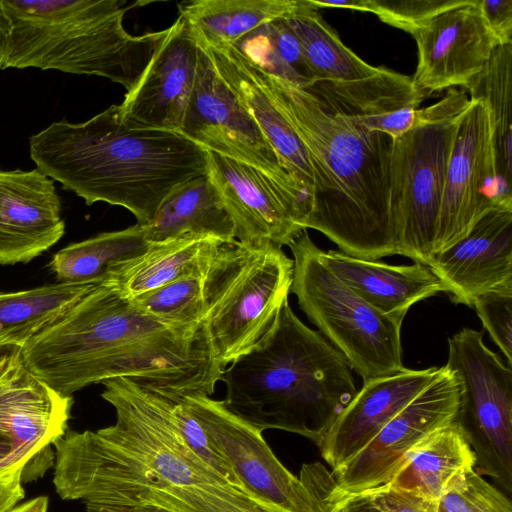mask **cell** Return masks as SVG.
Wrapping results in <instances>:
<instances>
[{
  "instance_id": "277c9868",
  "label": "cell",
  "mask_w": 512,
  "mask_h": 512,
  "mask_svg": "<svg viewBox=\"0 0 512 512\" xmlns=\"http://www.w3.org/2000/svg\"><path fill=\"white\" fill-rule=\"evenodd\" d=\"M226 407L260 431L279 429L316 445L357 393L353 369L289 302L266 335L226 366Z\"/></svg>"
},
{
  "instance_id": "bcb514c9",
  "label": "cell",
  "mask_w": 512,
  "mask_h": 512,
  "mask_svg": "<svg viewBox=\"0 0 512 512\" xmlns=\"http://www.w3.org/2000/svg\"><path fill=\"white\" fill-rule=\"evenodd\" d=\"M48 498L46 496H38L23 504L16 505L9 512H47Z\"/></svg>"
},
{
  "instance_id": "f1b7e54d",
  "label": "cell",
  "mask_w": 512,
  "mask_h": 512,
  "mask_svg": "<svg viewBox=\"0 0 512 512\" xmlns=\"http://www.w3.org/2000/svg\"><path fill=\"white\" fill-rule=\"evenodd\" d=\"M475 462L471 446L454 421L417 446L387 484L438 501L448 483L474 468Z\"/></svg>"
},
{
  "instance_id": "d4e9b609",
  "label": "cell",
  "mask_w": 512,
  "mask_h": 512,
  "mask_svg": "<svg viewBox=\"0 0 512 512\" xmlns=\"http://www.w3.org/2000/svg\"><path fill=\"white\" fill-rule=\"evenodd\" d=\"M149 242L193 235L235 241L234 224L208 174L172 191L143 225Z\"/></svg>"
},
{
  "instance_id": "ee69618b",
  "label": "cell",
  "mask_w": 512,
  "mask_h": 512,
  "mask_svg": "<svg viewBox=\"0 0 512 512\" xmlns=\"http://www.w3.org/2000/svg\"><path fill=\"white\" fill-rule=\"evenodd\" d=\"M21 348L15 344H0V377L21 357Z\"/></svg>"
},
{
  "instance_id": "8fae6325",
  "label": "cell",
  "mask_w": 512,
  "mask_h": 512,
  "mask_svg": "<svg viewBox=\"0 0 512 512\" xmlns=\"http://www.w3.org/2000/svg\"><path fill=\"white\" fill-rule=\"evenodd\" d=\"M461 383L446 366L351 460L331 471L333 490L356 494L391 481L411 452L440 428L455 421Z\"/></svg>"
},
{
  "instance_id": "b9f144b4",
  "label": "cell",
  "mask_w": 512,
  "mask_h": 512,
  "mask_svg": "<svg viewBox=\"0 0 512 512\" xmlns=\"http://www.w3.org/2000/svg\"><path fill=\"white\" fill-rule=\"evenodd\" d=\"M478 8L497 44H512V0H478Z\"/></svg>"
},
{
  "instance_id": "4316f807",
  "label": "cell",
  "mask_w": 512,
  "mask_h": 512,
  "mask_svg": "<svg viewBox=\"0 0 512 512\" xmlns=\"http://www.w3.org/2000/svg\"><path fill=\"white\" fill-rule=\"evenodd\" d=\"M470 99L481 100L487 110L498 201L512 207V44L497 46L485 67L471 81Z\"/></svg>"
},
{
  "instance_id": "8992f818",
  "label": "cell",
  "mask_w": 512,
  "mask_h": 512,
  "mask_svg": "<svg viewBox=\"0 0 512 512\" xmlns=\"http://www.w3.org/2000/svg\"><path fill=\"white\" fill-rule=\"evenodd\" d=\"M470 99L449 89L439 102L416 110L412 128L394 139L390 211L398 254L429 266L437 237L447 168Z\"/></svg>"
},
{
  "instance_id": "cb8c5ba5",
  "label": "cell",
  "mask_w": 512,
  "mask_h": 512,
  "mask_svg": "<svg viewBox=\"0 0 512 512\" xmlns=\"http://www.w3.org/2000/svg\"><path fill=\"white\" fill-rule=\"evenodd\" d=\"M90 504L131 505L158 512H287L228 481L158 487L129 486L94 496ZM321 512H327L322 508Z\"/></svg>"
},
{
  "instance_id": "603a6c76",
  "label": "cell",
  "mask_w": 512,
  "mask_h": 512,
  "mask_svg": "<svg viewBox=\"0 0 512 512\" xmlns=\"http://www.w3.org/2000/svg\"><path fill=\"white\" fill-rule=\"evenodd\" d=\"M224 242L193 235L150 242L140 255L115 265L102 282L132 299L203 270Z\"/></svg>"
},
{
  "instance_id": "f546056e",
  "label": "cell",
  "mask_w": 512,
  "mask_h": 512,
  "mask_svg": "<svg viewBox=\"0 0 512 512\" xmlns=\"http://www.w3.org/2000/svg\"><path fill=\"white\" fill-rule=\"evenodd\" d=\"M93 284L58 282L0 293V344L23 347L62 318Z\"/></svg>"
},
{
  "instance_id": "7bdbcfd3",
  "label": "cell",
  "mask_w": 512,
  "mask_h": 512,
  "mask_svg": "<svg viewBox=\"0 0 512 512\" xmlns=\"http://www.w3.org/2000/svg\"><path fill=\"white\" fill-rule=\"evenodd\" d=\"M26 462L0 464V512H9L25 496L22 472Z\"/></svg>"
},
{
  "instance_id": "5b68a950",
  "label": "cell",
  "mask_w": 512,
  "mask_h": 512,
  "mask_svg": "<svg viewBox=\"0 0 512 512\" xmlns=\"http://www.w3.org/2000/svg\"><path fill=\"white\" fill-rule=\"evenodd\" d=\"M120 0H0V69L99 76L132 89L165 30L132 35Z\"/></svg>"
},
{
  "instance_id": "7dc6e473",
  "label": "cell",
  "mask_w": 512,
  "mask_h": 512,
  "mask_svg": "<svg viewBox=\"0 0 512 512\" xmlns=\"http://www.w3.org/2000/svg\"><path fill=\"white\" fill-rule=\"evenodd\" d=\"M10 450V444L5 440L0 439V464L3 463V461L9 455Z\"/></svg>"
},
{
  "instance_id": "7a4b0ae2",
  "label": "cell",
  "mask_w": 512,
  "mask_h": 512,
  "mask_svg": "<svg viewBox=\"0 0 512 512\" xmlns=\"http://www.w3.org/2000/svg\"><path fill=\"white\" fill-rule=\"evenodd\" d=\"M254 66L309 157L315 187L306 229L321 232L356 258L398 254L390 211L394 139L328 110L303 87Z\"/></svg>"
},
{
  "instance_id": "836d02e7",
  "label": "cell",
  "mask_w": 512,
  "mask_h": 512,
  "mask_svg": "<svg viewBox=\"0 0 512 512\" xmlns=\"http://www.w3.org/2000/svg\"><path fill=\"white\" fill-rule=\"evenodd\" d=\"M437 512H512V502L501 489L470 468L448 483L437 501Z\"/></svg>"
},
{
  "instance_id": "44dd1931",
  "label": "cell",
  "mask_w": 512,
  "mask_h": 512,
  "mask_svg": "<svg viewBox=\"0 0 512 512\" xmlns=\"http://www.w3.org/2000/svg\"><path fill=\"white\" fill-rule=\"evenodd\" d=\"M201 48L208 53L220 76L254 118L283 168L312 206L315 183L307 151L263 85L253 63L234 46Z\"/></svg>"
},
{
  "instance_id": "e575fe53",
  "label": "cell",
  "mask_w": 512,
  "mask_h": 512,
  "mask_svg": "<svg viewBox=\"0 0 512 512\" xmlns=\"http://www.w3.org/2000/svg\"><path fill=\"white\" fill-rule=\"evenodd\" d=\"M164 394L167 397L171 420L190 450L228 482L244 487L230 464L220 454L207 432L188 411L179 396L166 392Z\"/></svg>"
},
{
  "instance_id": "6da1fadb",
  "label": "cell",
  "mask_w": 512,
  "mask_h": 512,
  "mask_svg": "<svg viewBox=\"0 0 512 512\" xmlns=\"http://www.w3.org/2000/svg\"><path fill=\"white\" fill-rule=\"evenodd\" d=\"M25 367L63 396L129 378L177 395L211 396L225 368L203 324H176L138 308L106 282L21 348Z\"/></svg>"
},
{
  "instance_id": "7c38bea8",
  "label": "cell",
  "mask_w": 512,
  "mask_h": 512,
  "mask_svg": "<svg viewBox=\"0 0 512 512\" xmlns=\"http://www.w3.org/2000/svg\"><path fill=\"white\" fill-rule=\"evenodd\" d=\"M208 152V175L234 224L235 240L248 248L288 246L306 229L308 198L263 170Z\"/></svg>"
},
{
  "instance_id": "5bb4252c",
  "label": "cell",
  "mask_w": 512,
  "mask_h": 512,
  "mask_svg": "<svg viewBox=\"0 0 512 512\" xmlns=\"http://www.w3.org/2000/svg\"><path fill=\"white\" fill-rule=\"evenodd\" d=\"M179 133L209 151L255 166L302 192L283 168L254 118L201 47L195 83Z\"/></svg>"
},
{
  "instance_id": "7402d4cb",
  "label": "cell",
  "mask_w": 512,
  "mask_h": 512,
  "mask_svg": "<svg viewBox=\"0 0 512 512\" xmlns=\"http://www.w3.org/2000/svg\"><path fill=\"white\" fill-rule=\"evenodd\" d=\"M323 263L366 303L404 319L412 305L445 292L431 269L419 262L390 265L356 258L339 250H319Z\"/></svg>"
},
{
  "instance_id": "e0dca14e",
  "label": "cell",
  "mask_w": 512,
  "mask_h": 512,
  "mask_svg": "<svg viewBox=\"0 0 512 512\" xmlns=\"http://www.w3.org/2000/svg\"><path fill=\"white\" fill-rule=\"evenodd\" d=\"M418 64L411 77L425 98L461 86L467 89L499 46L478 8V0L439 13L412 34Z\"/></svg>"
},
{
  "instance_id": "52a82bcc",
  "label": "cell",
  "mask_w": 512,
  "mask_h": 512,
  "mask_svg": "<svg viewBox=\"0 0 512 512\" xmlns=\"http://www.w3.org/2000/svg\"><path fill=\"white\" fill-rule=\"evenodd\" d=\"M291 290L300 309L363 380L405 369L403 319L376 310L340 280L321 260L320 248L305 230L290 245Z\"/></svg>"
},
{
  "instance_id": "c3c4849f",
  "label": "cell",
  "mask_w": 512,
  "mask_h": 512,
  "mask_svg": "<svg viewBox=\"0 0 512 512\" xmlns=\"http://www.w3.org/2000/svg\"><path fill=\"white\" fill-rule=\"evenodd\" d=\"M0 219H2V218L0 217ZM2 220H3V219H2Z\"/></svg>"
},
{
  "instance_id": "2e32d148",
  "label": "cell",
  "mask_w": 512,
  "mask_h": 512,
  "mask_svg": "<svg viewBox=\"0 0 512 512\" xmlns=\"http://www.w3.org/2000/svg\"><path fill=\"white\" fill-rule=\"evenodd\" d=\"M72 396H63L30 372L20 357L0 377V439L10 444L3 462H26L27 473L39 476L52 464L53 443L68 430Z\"/></svg>"
},
{
  "instance_id": "30bf717a",
  "label": "cell",
  "mask_w": 512,
  "mask_h": 512,
  "mask_svg": "<svg viewBox=\"0 0 512 512\" xmlns=\"http://www.w3.org/2000/svg\"><path fill=\"white\" fill-rule=\"evenodd\" d=\"M293 259L282 248H248L220 286L203 322L218 363L226 368L270 330L288 302Z\"/></svg>"
},
{
  "instance_id": "d6a6232c",
  "label": "cell",
  "mask_w": 512,
  "mask_h": 512,
  "mask_svg": "<svg viewBox=\"0 0 512 512\" xmlns=\"http://www.w3.org/2000/svg\"><path fill=\"white\" fill-rule=\"evenodd\" d=\"M230 46L268 74L304 89L314 83L301 43L285 17L261 25Z\"/></svg>"
},
{
  "instance_id": "3957f363",
  "label": "cell",
  "mask_w": 512,
  "mask_h": 512,
  "mask_svg": "<svg viewBox=\"0 0 512 512\" xmlns=\"http://www.w3.org/2000/svg\"><path fill=\"white\" fill-rule=\"evenodd\" d=\"M29 155L86 205L124 207L140 225L172 191L208 173L207 149L179 132L130 125L116 104L84 122L51 123L30 136Z\"/></svg>"
},
{
  "instance_id": "4dcf8cb0",
  "label": "cell",
  "mask_w": 512,
  "mask_h": 512,
  "mask_svg": "<svg viewBox=\"0 0 512 512\" xmlns=\"http://www.w3.org/2000/svg\"><path fill=\"white\" fill-rule=\"evenodd\" d=\"M149 245L144 226L136 223L70 243L54 254L49 267L59 282L99 283L115 265L140 255Z\"/></svg>"
},
{
  "instance_id": "74e56055",
  "label": "cell",
  "mask_w": 512,
  "mask_h": 512,
  "mask_svg": "<svg viewBox=\"0 0 512 512\" xmlns=\"http://www.w3.org/2000/svg\"><path fill=\"white\" fill-rule=\"evenodd\" d=\"M64 233L65 229L27 232L0 219V264L29 262L56 244Z\"/></svg>"
},
{
  "instance_id": "4fadbf2b",
  "label": "cell",
  "mask_w": 512,
  "mask_h": 512,
  "mask_svg": "<svg viewBox=\"0 0 512 512\" xmlns=\"http://www.w3.org/2000/svg\"><path fill=\"white\" fill-rule=\"evenodd\" d=\"M244 487L287 512H321L318 493L276 457L262 431L231 412L223 400L179 396Z\"/></svg>"
},
{
  "instance_id": "1f68e13d",
  "label": "cell",
  "mask_w": 512,
  "mask_h": 512,
  "mask_svg": "<svg viewBox=\"0 0 512 512\" xmlns=\"http://www.w3.org/2000/svg\"><path fill=\"white\" fill-rule=\"evenodd\" d=\"M54 181L37 168L0 170V217L27 232L65 229Z\"/></svg>"
},
{
  "instance_id": "8d00e7d4",
  "label": "cell",
  "mask_w": 512,
  "mask_h": 512,
  "mask_svg": "<svg viewBox=\"0 0 512 512\" xmlns=\"http://www.w3.org/2000/svg\"><path fill=\"white\" fill-rule=\"evenodd\" d=\"M478 317L494 343L512 365V288L479 295L473 302Z\"/></svg>"
},
{
  "instance_id": "d6986e66",
  "label": "cell",
  "mask_w": 512,
  "mask_h": 512,
  "mask_svg": "<svg viewBox=\"0 0 512 512\" xmlns=\"http://www.w3.org/2000/svg\"><path fill=\"white\" fill-rule=\"evenodd\" d=\"M428 267L456 304L472 306L479 295L512 288V207L491 209Z\"/></svg>"
},
{
  "instance_id": "ffe728a7",
  "label": "cell",
  "mask_w": 512,
  "mask_h": 512,
  "mask_svg": "<svg viewBox=\"0 0 512 512\" xmlns=\"http://www.w3.org/2000/svg\"><path fill=\"white\" fill-rule=\"evenodd\" d=\"M440 371L441 367H405L398 373L363 382L317 444L332 471L358 454Z\"/></svg>"
},
{
  "instance_id": "9a60e30c",
  "label": "cell",
  "mask_w": 512,
  "mask_h": 512,
  "mask_svg": "<svg viewBox=\"0 0 512 512\" xmlns=\"http://www.w3.org/2000/svg\"><path fill=\"white\" fill-rule=\"evenodd\" d=\"M498 206L487 110L481 100L470 99L447 168L434 255L464 238L486 213Z\"/></svg>"
},
{
  "instance_id": "f6af8a7d",
  "label": "cell",
  "mask_w": 512,
  "mask_h": 512,
  "mask_svg": "<svg viewBox=\"0 0 512 512\" xmlns=\"http://www.w3.org/2000/svg\"><path fill=\"white\" fill-rule=\"evenodd\" d=\"M86 512H158L131 505L85 504Z\"/></svg>"
},
{
  "instance_id": "83f0119b",
  "label": "cell",
  "mask_w": 512,
  "mask_h": 512,
  "mask_svg": "<svg viewBox=\"0 0 512 512\" xmlns=\"http://www.w3.org/2000/svg\"><path fill=\"white\" fill-rule=\"evenodd\" d=\"M297 4L298 0H191L178 7L198 46L216 49L234 45L261 25L285 17Z\"/></svg>"
},
{
  "instance_id": "f35d334b",
  "label": "cell",
  "mask_w": 512,
  "mask_h": 512,
  "mask_svg": "<svg viewBox=\"0 0 512 512\" xmlns=\"http://www.w3.org/2000/svg\"><path fill=\"white\" fill-rule=\"evenodd\" d=\"M319 477L328 512H388L365 491L356 494H338L333 490L334 479L321 463Z\"/></svg>"
},
{
  "instance_id": "60d3db41",
  "label": "cell",
  "mask_w": 512,
  "mask_h": 512,
  "mask_svg": "<svg viewBox=\"0 0 512 512\" xmlns=\"http://www.w3.org/2000/svg\"><path fill=\"white\" fill-rule=\"evenodd\" d=\"M416 110L413 107H404L386 113L348 115V117L352 122L367 130L381 132L396 139L412 128L416 118Z\"/></svg>"
},
{
  "instance_id": "d590c367",
  "label": "cell",
  "mask_w": 512,
  "mask_h": 512,
  "mask_svg": "<svg viewBox=\"0 0 512 512\" xmlns=\"http://www.w3.org/2000/svg\"><path fill=\"white\" fill-rule=\"evenodd\" d=\"M468 0H365L366 12L382 22L412 34L439 13L465 4Z\"/></svg>"
},
{
  "instance_id": "ba28073f",
  "label": "cell",
  "mask_w": 512,
  "mask_h": 512,
  "mask_svg": "<svg viewBox=\"0 0 512 512\" xmlns=\"http://www.w3.org/2000/svg\"><path fill=\"white\" fill-rule=\"evenodd\" d=\"M461 383L455 422L475 454V471L512 494V369L465 327L448 339V361Z\"/></svg>"
},
{
  "instance_id": "484cf974",
  "label": "cell",
  "mask_w": 512,
  "mask_h": 512,
  "mask_svg": "<svg viewBox=\"0 0 512 512\" xmlns=\"http://www.w3.org/2000/svg\"><path fill=\"white\" fill-rule=\"evenodd\" d=\"M248 247L224 242L203 270L168 283L131 300L142 311L166 322L203 324L220 286L244 260Z\"/></svg>"
},
{
  "instance_id": "9c48e42d",
  "label": "cell",
  "mask_w": 512,
  "mask_h": 512,
  "mask_svg": "<svg viewBox=\"0 0 512 512\" xmlns=\"http://www.w3.org/2000/svg\"><path fill=\"white\" fill-rule=\"evenodd\" d=\"M285 19L299 39L314 83L306 89L332 112L372 115L404 107L418 108L425 99L411 77L375 67L339 38L309 0H298Z\"/></svg>"
},
{
  "instance_id": "ac0fdd59",
  "label": "cell",
  "mask_w": 512,
  "mask_h": 512,
  "mask_svg": "<svg viewBox=\"0 0 512 512\" xmlns=\"http://www.w3.org/2000/svg\"><path fill=\"white\" fill-rule=\"evenodd\" d=\"M199 47L180 15L161 38L135 86L119 104L133 126L179 132L195 83Z\"/></svg>"
},
{
  "instance_id": "ab89813d",
  "label": "cell",
  "mask_w": 512,
  "mask_h": 512,
  "mask_svg": "<svg viewBox=\"0 0 512 512\" xmlns=\"http://www.w3.org/2000/svg\"><path fill=\"white\" fill-rule=\"evenodd\" d=\"M374 501L388 512H437V501L395 488L389 484L368 490Z\"/></svg>"
}]
</instances>
